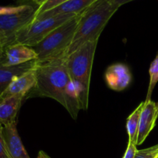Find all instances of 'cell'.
Masks as SVG:
<instances>
[{"mask_svg": "<svg viewBox=\"0 0 158 158\" xmlns=\"http://www.w3.org/2000/svg\"><path fill=\"white\" fill-rule=\"evenodd\" d=\"M66 57L38 63L35 68L36 84L28 97H44L55 100L66 107V89L70 82Z\"/></svg>", "mask_w": 158, "mask_h": 158, "instance_id": "cell-1", "label": "cell"}, {"mask_svg": "<svg viewBox=\"0 0 158 158\" xmlns=\"http://www.w3.org/2000/svg\"><path fill=\"white\" fill-rule=\"evenodd\" d=\"M119 8L110 0H97L79 17L78 26L66 56L88 42L99 40L109 20Z\"/></svg>", "mask_w": 158, "mask_h": 158, "instance_id": "cell-2", "label": "cell"}, {"mask_svg": "<svg viewBox=\"0 0 158 158\" xmlns=\"http://www.w3.org/2000/svg\"><path fill=\"white\" fill-rule=\"evenodd\" d=\"M98 41L85 43L66 57L69 78L75 86L81 110H83L88 109L91 73Z\"/></svg>", "mask_w": 158, "mask_h": 158, "instance_id": "cell-3", "label": "cell"}, {"mask_svg": "<svg viewBox=\"0 0 158 158\" xmlns=\"http://www.w3.org/2000/svg\"><path fill=\"white\" fill-rule=\"evenodd\" d=\"M80 15L56 29L38 45L32 47L38 56L37 61L39 63L66 56V51L70 46L77 31Z\"/></svg>", "mask_w": 158, "mask_h": 158, "instance_id": "cell-4", "label": "cell"}, {"mask_svg": "<svg viewBox=\"0 0 158 158\" xmlns=\"http://www.w3.org/2000/svg\"><path fill=\"white\" fill-rule=\"evenodd\" d=\"M77 15L66 14L33 20L23 28L16 35L15 43L34 47L44 40L50 32Z\"/></svg>", "mask_w": 158, "mask_h": 158, "instance_id": "cell-5", "label": "cell"}, {"mask_svg": "<svg viewBox=\"0 0 158 158\" xmlns=\"http://www.w3.org/2000/svg\"><path fill=\"white\" fill-rule=\"evenodd\" d=\"M35 10L30 6L29 9L18 13L0 15V37L2 40L4 49L13 44L17 34L33 21Z\"/></svg>", "mask_w": 158, "mask_h": 158, "instance_id": "cell-6", "label": "cell"}, {"mask_svg": "<svg viewBox=\"0 0 158 158\" xmlns=\"http://www.w3.org/2000/svg\"><path fill=\"white\" fill-rule=\"evenodd\" d=\"M38 56L32 47L21 43H13L7 46L0 54V66H19L36 60Z\"/></svg>", "mask_w": 158, "mask_h": 158, "instance_id": "cell-7", "label": "cell"}, {"mask_svg": "<svg viewBox=\"0 0 158 158\" xmlns=\"http://www.w3.org/2000/svg\"><path fill=\"white\" fill-rule=\"evenodd\" d=\"M105 81L110 89L117 92L124 90L132 81V74L127 65L122 63L108 66L105 72Z\"/></svg>", "mask_w": 158, "mask_h": 158, "instance_id": "cell-8", "label": "cell"}, {"mask_svg": "<svg viewBox=\"0 0 158 158\" xmlns=\"http://www.w3.org/2000/svg\"><path fill=\"white\" fill-rule=\"evenodd\" d=\"M157 113L156 103L152 100L144 101L143 110L140 114V122H139L137 146L142 144L148 137L150 133L154 129L156 120L158 118Z\"/></svg>", "mask_w": 158, "mask_h": 158, "instance_id": "cell-9", "label": "cell"}, {"mask_svg": "<svg viewBox=\"0 0 158 158\" xmlns=\"http://www.w3.org/2000/svg\"><path fill=\"white\" fill-rule=\"evenodd\" d=\"M35 68L12 80L6 90L2 94V100L12 95H23L25 97H27L36 84Z\"/></svg>", "mask_w": 158, "mask_h": 158, "instance_id": "cell-10", "label": "cell"}, {"mask_svg": "<svg viewBox=\"0 0 158 158\" xmlns=\"http://www.w3.org/2000/svg\"><path fill=\"white\" fill-rule=\"evenodd\" d=\"M3 136L11 158H30L17 131V121L3 127Z\"/></svg>", "mask_w": 158, "mask_h": 158, "instance_id": "cell-11", "label": "cell"}, {"mask_svg": "<svg viewBox=\"0 0 158 158\" xmlns=\"http://www.w3.org/2000/svg\"><path fill=\"white\" fill-rule=\"evenodd\" d=\"M97 1V0H68L54 9L37 15L35 17L34 20L43 19L49 17L66 14L79 15Z\"/></svg>", "mask_w": 158, "mask_h": 158, "instance_id": "cell-12", "label": "cell"}, {"mask_svg": "<svg viewBox=\"0 0 158 158\" xmlns=\"http://www.w3.org/2000/svg\"><path fill=\"white\" fill-rule=\"evenodd\" d=\"M26 97L23 95H12L2 99L0 102V123L3 127L16 122L22 102Z\"/></svg>", "mask_w": 158, "mask_h": 158, "instance_id": "cell-13", "label": "cell"}, {"mask_svg": "<svg viewBox=\"0 0 158 158\" xmlns=\"http://www.w3.org/2000/svg\"><path fill=\"white\" fill-rule=\"evenodd\" d=\"M38 61L32 60L19 66H0V93L6 90L11 82L17 77L26 73L31 69H35L38 65Z\"/></svg>", "mask_w": 158, "mask_h": 158, "instance_id": "cell-14", "label": "cell"}, {"mask_svg": "<svg viewBox=\"0 0 158 158\" xmlns=\"http://www.w3.org/2000/svg\"><path fill=\"white\" fill-rule=\"evenodd\" d=\"M143 104H144V102L140 103L127 120V131L128 138H129L128 142L134 143L136 145H137L140 117L142 110H143Z\"/></svg>", "mask_w": 158, "mask_h": 158, "instance_id": "cell-15", "label": "cell"}, {"mask_svg": "<svg viewBox=\"0 0 158 158\" xmlns=\"http://www.w3.org/2000/svg\"><path fill=\"white\" fill-rule=\"evenodd\" d=\"M65 97H66V107L65 108L67 110L73 118L77 119L79 111L81 110V106H80L78 94L76 90L75 86L71 80L66 89Z\"/></svg>", "mask_w": 158, "mask_h": 158, "instance_id": "cell-16", "label": "cell"}, {"mask_svg": "<svg viewBox=\"0 0 158 158\" xmlns=\"http://www.w3.org/2000/svg\"><path fill=\"white\" fill-rule=\"evenodd\" d=\"M150 74V83L148 89V94L145 101H150L151 100V96H152L153 91L156 84L158 83V53L151 63L149 69Z\"/></svg>", "mask_w": 158, "mask_h": 158, "instance_id": "cell-17", "label": "cell"}, {"mask_svg": "<svg viewBox=\"0 0 158 158\" xmlns=\"http://www.w3.org/2000/svg\"><path fill=\"white\" fill-rule=\"evenodd\" d=\"M66 1H68V0H46L42 6H39L37 8L36 10H35V17L43 13V12H47V11L51 10V9L57 7V6L63 4V3H64Z\"/></svg>", "mask_w": 158, "mask_h": 158, "instance_id": "cell-18", "label": "cell"}, {"mask_svg": "<svg viewBox=\"0 0 158 158\" xmlns=\"http://www.w3.org/2000/svg\"><path fill=\"white\" fill-rule=\"evenodd\" d=\"M29 5H19L15 6H0V15H9V14H15L23 12L26 9H29Z\"/></svg>", "mask_w": 158, "mask_h": 158, "instance_id": "cell-19", "label": "cell"}, {"mask_svg": "<svg viewBox=\"0 0 158 158\" xmlns=\"http://www.w3.org/2000/svg\"><path fill=\"white\" fill-rule=\"evenodd\" d=\"M158 154V144L146 149L137 150L134 158H155Z\"/></svg>", "mask_w": 158, "mask_h": 158, "instance_id": "cell-20", "label": "cell"}, {"mask_svg": "<svg viewBox=\"0 0 158 158\" xmlns=\"http://www.w3.org/2000/svg\"><path fill=\"white\" fill-rule=\"evenodd\" d=\"M2 130L3 126L0 123V158H11L6 148Z\"/></svg>", "mask_w": 158, "mask_h": 158, "instance_id": "cell-21", "label": "cell"}, {"mask_svg": "<svg viewBox=\"0 0 158 158\" xmlns=\"http://www.w3.org/2000/svg\"><path fill=\"white\" fill-rule=\"evenodd\" d=\"M137 151V145L128 142L127 148V150L125 151V154L123 158H134Z\"/></svg>", "mask_w": 158, "mask_h": 158, "instance_id": "cell-22", "label": "cell"}, {"mask_svg": "<svg viewBox=\"0 0 158 158\" xmlns=\"http://www.w3.org/2000/svg\"><path fill=\"white\" fill-rule=\"evenodd\" d=\"M111 2L114 5H115L116 6H117L118 8H120V6H123V5L126 4V3L131 2L134 1V0H110Z\"/></svg>", "mask_w": 158, "mask_h": 158, "instance_id": "cell-23", "label": "cell"}, {"mask_svg": "<svg viewBox=\"0 0 158 158\" xmlns=\"http://www.w3.org/2000/svg\"><path fill=\"white\" fill-rule=\"evenodd\" d=\"M37 158H51V157H49V155H47V154H46L44 151H40V152H39L38 156H37Z\"/></svg>", "mask_w": 158, "mask_h": 158, "instance_id": "cell-24", "label": "cell"}, {"mask_svg": "<svg viewBox=\"0 0 158 158\" xmlns=\"http://www.w3.org/2000/svg\"><path fill=\"white\" fill-rule=\"evenodd\" d=\"M32 1L34 3H35L36 5H38V7H39V6H42V5H43L46 0H32Z\"/></svg>", "mask_w": 158, "mask_h": 158, "instance_id": "cell-25", "label": "cell"}, {"mask_svg": "<svg viewBox=\"0 0 158 158\" xmlns=\"http://www.w3.org/2000/svg\"><path fill=\"white\" fill-rule=\"evenodd\" d=\"M3 50H4V46H3L2 40L1 37H0V54L3 52Z\"/></svg>", "mask_w": 158, "mask_h": 158, "instance_id": "cell-26", "label": "cell"}, {"mask_svg": "<svg viewBox=\"0 0 158 158\" xmlns=\"http://www.w3.org/2000/svg\"><path fill=\"white\" fill-rule=\"evenodd\" d=\"M156 105H157V117H158V102L157 103H156Z\"/></svg>", "mask_w": 158, "mask_h": 158, "instance_id": "cell-27", "label": "cell"}, {"mask_svg": "<svg viewBox=\"0 0 158 158\" xmlns=\"http://www.w3.org/2000/svg\"><path fill=\"white\" fill-rule=\"evenodd\" d=\"M1 100H2V94L1 93H0V102H1Z\"/></svg>", "mask_w": 158, "mask_h": 158, "instance_id": "cell-28", "label": "cell"}, {"mask_svg": "<svg viewBox=\"0 0 158 158\" xmlns=\"http://www.w3.org/2000/svg\"><path fill=\"white\" fill-rule=\"evenodd\" d=\"M155 158H158V154H157V157H156Z\"/></svg>", "mask_w": 158, "mask_h": 158, "instance_id": "cell-29", "label": "cell"}]
</instances>
